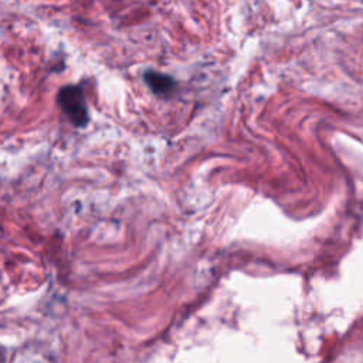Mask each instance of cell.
Wrapping results in <instances>:
<instances>
[{"instance_id": "6da1fadb", "label": "cell", "mask_w": 363, "mask_h": 363, "mask_svg": "<svg viewBox=\"0 0 363 363\" xmlns=\"http://www.w3.org/2000/svg\"><path fill=\"white\" fill-rule=\"evenodd\" d=\"M58 104L62 112L76 126H86L88 122V110L86 103V95L81 87L67 86L58 93Z\"/></svg>"}, {"instance_id": "7a4b0ae2", "label": "cell", "mask_w": 363, "mask_h": 363, "mask_svg": "<svg viewBox=\"0 0 363 363\" xmlns=\"http://www.w3.org/2000/svg\"><path fill=\"white\" fill-rule=\"evenodd\" d=\"M145 83L148 84V87L161 97H169L173 94L175 88H176V83L172 77L161 74V72L157 71H148L145 74Z\"/></svg>"}]
</instances>
